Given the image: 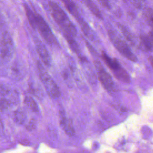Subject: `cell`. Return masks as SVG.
I'll return each mask as SVG.
<instances>
[{
	"label": "cell",
	"mask_w": 153,
	"mask_h": 153,
	"mask_svg": "<svg viewBox=\"0 0 153 153\" xmlns=\"http://www.w3.org/2000/svg\"><path fill=\"white\" fill-rule=\"evenodd\" d=\"M48 4L53 19L62 29L63 33L75 37L76 35V29L65 12L56 2L50 1Z\"/></svg>",
	"instance_id": "6da1fadb"
},
{
	"label": "cell",
	"mask_w": 153,
	"mask_h": 153,
	"mask_svg": "<svg viewBox=\"0 0 153 153\" xmlns=\"http://www.w3.org/2000/svg\"><path fill=\"white\" fill-rule=\"evenodd\" d=\"M37 69L39 78L48 96L53 99L58 98L60 96L59 87L45 69L44 66L39 61L37 62Z\"/></svg>",
	"instance_id": "7a4b0ae2"
},
{
	"label": "cell",
	"mask_w": 153,
	"mask_h": 153,
	"mask_svg": "<svg viewBox=\"0 0 153 153\" xmlns=\"http://www.w3.org/2000/svg\"><path fill=\"white\" fill-rule=\"evenodd\" d=\"M15 52L13 41L8 33H5L0 44V66L8 64Z\"/></svg>",
	"instance_id": "3957f363"
},
{
	"label": "cell",
	"mask_w": 153,
	"mask_h": 153,
	"mask_svg": "<svg viewBox=\"0 0 153 153\" xmlns=\"http://www.w3.org/2000/svg\"><path fill=\"white\" fill-rule=\"evenodd\" d=\"M35 29H36L46 42L51 45H57L58 42L49 25L44 18L35 13Z\"/></svg>",
	"instance_id": "277c9868"
},
{
	"label": "cell",
	"mask_w": 153,
	"mask_h": 153,
	"mask_svg": "<svg viewBox=\"0 0 153 153\" xmlns=\"http://www.w3.org/2000/svg\"><path fill=\"white\" fill-rule=\"evenodd\" d=\"M109 37L111 40L113 42L114 47L123 56L132 62H135L137 61V57L131 52V51L124 41H123L118 37L112 35L111 32H110L109 33Z\"/></svg>",
	"instance_id": "5b68a950"
},
{
	"label": "cell",
	"mask_w": 153,
	"mask_h": 153,
	"mask_svg": "<svg viewBox=\"0 0 153 153\" xmlns=\"http://www.w3.org/2000/svg\"><path fill=\"white\" fill-rule=\"evenodd\" d=\"M94 64L100 83L108 91H112L114 90V84L111 75L104 69L99 62H95Z\"/></svg>",
	"instance_id": "8992f818"
},
{
	"label": "cell",
	"mask_w": 153,
	"mask_h": 153,
	"mask_svg": "<svg viewBox=\"0 0 153 153\" xmlns=\"http://www.w3.org/2000/svg\"><path fill=\"white\" fill-rule=\"evenodd\" d=\"M1 74L2 76H7L11 79L19 80L24 75V70L21 65L14 62L9 66L4 68Z\"/></svg>",
	"instance_id": "52a82bcc"
},
{
	"label": "cell",
	"mask_w": 153,
	"mask_h": 153,
	"mask_svg": "<svg viewBox=\"0 0 153 153\" xmlns=\"http://www.w3.org/2000/svg\"><path fill=\"white\" fill-rule=\"evenodd\" d=\"M35 47L37 53L38 54L42 63L45 66H50L51 65V60L50 54L44 44L40 41H37L35 43Z\"/></svg>",
	"instance_id": "ba28073f"
},
{
	"label": "cell",
	"mask_w": 153,
	"mask_h": 153,
	"mask_svg": "<svg viewBox=\"0 0 153 153\" xmlns=\"http://www.w3.org/2000/svg\"><path fill=\"white\" fill-rule=\"evenodd\" d=\"M60 125L63 129L66 134L69 136H72L75 134V130L72 121L68 118L64 111L60 112Z\"/></svg>",
	"instance_id": "9c48e42d"
},
{
	"label": "cell",
	"mask_w": 153,
	"mask_h": 153,
	"mask_svg": "<svg viewBox=\"0 0 153 153\" xmlns=\"http://www.w3.org/2000/svg\"><path fill=\"white\" fill-rule=\"evenodd\" d=\"M63 36L65 38V39H66L71 49L78 56L79 59L82 57L83 56L81 54L79 47L78 44L76 43V42L75 41L74 37L69 34L65 33H63Z\"/></svg>",
	"instance_id": "30bf717a"
},
{
	"label": "cell",
	"mask_w": 153,
	"mask_h": 153,
	"mask_svg": "<svg viewBox=\"0 0 153 153\" xmlns=\"http://www.w3.org/2000/svg\"><path fill=\"white\" fill-rule=\"evenodd\" d=\"M66 10L73 16L76 20L79 19L81 17L78 8L76 4L72 0H62Z\"/></svg>",
	"instance_id": "8fae6325"
},
{
	"label": "cell",
	"mask_w": 153,
	"mask_h": 153,
	"mask_svg": "<svg viewBox=\"0 0 153 153\" xmlns=\"http://www.w3.org/2000/svg\"><path fill=\"white\" fill-rule=\"evenodd\" d=\"M102 56L104 62L106 65L112 70V72H114L121 68L120 64L116 59L110 57L105 53L103 52Z\"/></svg>",
	"instance_id": "7c38bea8"
},
{
	"label": "cell",
	"mask_w": 153,
	"mask_h": 153,
	"mask_svg": "<svg viewBox=\"0 0 153 153\" xmlns=\"http://www.w3.org/2000/svg\"><path fill=\"white\" fill-rule=\"evenodd\" d=\"M76 20L78 21V23L79 24L82 30V32L84 33L85 36L90 39H93L94 36H93L92 30H91V28L90 27V26H88V25L83 20V19L82 17H80L79 19H77Z\"/></svg>",
	"instance_id": "4fadbf2b"
},
{
	"label": "cell",
	"mask_w": 153,
	"mask_h": 153,
	"mask_svg": "<svg viewBox=\"0 0 153 153\" xmlns=\"http://www.w3.org/2000/svg\"><path fill=\"white\" fill-rule=\"evenodd\" d=\"M140 40L145 50H151L153 49V33L142 35L140 36Z\"/></svg>",
	"instance_id": "5bb4252c"
},
{
	"label": "cell",
	"mask_w": 153,
	"mask_h": 153,
	"mask_svg": "<svg viewBox=\"0 0 153 153\" xmlns=\"http://www.w3.org/2000/svg\"><path fill=\"white\" fill-rule=\"evenodd\" d=\"M114 76L115 78L122 82L128 83L130 82V76L128 74V73L126 71L125 69H124L122 67L120 68L119 69L113 72Z\"/></svg>",
	"instance_id": "9a60e30c"
},
{
	"label": "cell",
	"mask_w": 153,
	"mask_h": 153,
	"mask_svg": "<svg viewBox=\"0 0 153 153\" xmlns=\"http://www.w3.org/2000/svg\"><path fill=\"white\" fill-rule=\"evenodd\" d=\"M84 2L90 11L97 18L102 19V15L97 6L91 0H84Z\"/></svg>",
	"instance_id": "2e32d148"
},
{
	"label": "cell",
	"mask_w": 153,
	"mask_h": 153,
	"mask_svg": "<svg viewBox=\"0 0 153 153\" xmlns=\"http://www.w3.org/2000/svg\"><path fill=\"white\" fill-rule=\"evenodd\" d=\"M24 8L29 24L33 29H35V13L26 4H24Z\"/></svg>",
	"instance_id": "e0dca14e"
},
{
	"label": "cell",
	"mask_w": 153,
	"mask_h": 153,
	"mask_svg": "<svg viewBox=\"0 0 153 153\" xmlns=\"http://www.w3.org/2000/svg\"><path fill=\"white\" fill-rule=\"evenodd\" d=\"M24 103L26 105V106L31 109L33 112H38V106L37 105V103L34 100L33 98H32L30 96H26L24 99Z\"/></svg>",
	"instance_id": "ac0fdd59"
},
{
	"label": "cell",
	"mask_w": 153,
	"mask_h": 153,
	"mask_svg": "<svg viewBox=\"0 0 153 153\" xmlns=\"http://www.w3.org/2000/svg\"><path fill=\"white\" fill-rule=\"evenodd\" d=\"M14 121L19 124H23L26 119V116L25 113L20 110L16 111L14 114Z\"/></svg>",
	"instance_id": "d6986e66"
},
{
	"label": "cell",
	"mask_w": 153,
	"mask_h": 153,
	"mask_svg": "<svg viewBox=\"0 0 153 153\" xmlns=\"http://www.w3.org/2000/svg\"><path fill=\"white\" fill-rule=\"evenodd\" d=\"M145 16L149 25L153 29V9L147 8L145 11Z\"/></svg>",
	"instance_id": "ffe728a7"
},
{
	"label": "cell",
	"mask_w": 153,
	"mask_h": 153,
	"mask_svg": "<svg viewBox=\"0 0 153 153\" xmlns=\"http://www.w3.org/2000/svg\"><path fill=\"white\" fill-rule=\"evenodd\" d=\"M11 92V88L6 84L0 83V96H4L9 94Z\"/></svg>",
	"instance_id": "44dd1931"
},
{
	"label": "cell",
	"mask_w": 153,
	"mask_h": 153,
	"mask_svg": "<svg viewBox=\"0 0 153 153\" xmlns=\"http://www.w3.org/2000/svg\"><path fill=\"white\" fill-rule=\"evenodd\" d=\"M10 105L11 102L9 100L5 98L0 97V111H2L8 109Z\"/></svg>",
	"instance_id": "7402d4cb"
},
{
	"label": "cell",
	"mask_w": 153,
	"mask_h": 153,
	"mask_svg": "<svg viewBox=\"0 0 153 153\" xmlns=\"http://www.w3.org/2000/svg\"><path fill=\"white\" fill-rule=\"evenodd\" d=\"M149 61L151 65H152V66L153 68V57H149Z\"/></svg>",
	"instance_id": "603a6c76"
}]
</instances>
